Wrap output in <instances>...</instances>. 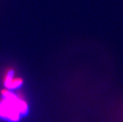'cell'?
I'll return each mask as SVG.
<instances>
[{
  "label": "cell",
  "mask_w": 123,
  "mask_h": 122,
  "mask_svg": "<svg viewBox=\"0 0 123 122\" xmlns=\"http://www.w3.org/2000/svg\"><path fill=\"white\" fill-rule=\"evenodd\" d=\"M0 99V118L8 122H18L26 116L29 106L21 94H16L11 91H2Z\"/></svg>",
  "instance_id": "obj_1"
},
{
  "label": "cell",
  "mask_w": 123,
  "mask_h": 122,
  "mask_svg": "<svg viewBox=\"0 0 123 122\" xmlns=\"http://www.w3.org/2000/svg\"><path fill=\"white\" fill-rule=\"evenodd\" d=\"M14 78H15V71H14V69L12 68L7 69L5 71L4 76H3V84H4V86L6 89L8 90V88H9L11 82H12V81Z\"/></svg>",
  "instance_id": "obj_2"
},
{
  "label": "cell",
  "mask_w": 123,
  "mask_h": 122,
  "mask_svg": "<svg viewBox=\"0 0 123 122\" xmlns=\"http://www.w3.org/2000/svg\"><path fill=\"white\" fill-rule=\"evenodd\" d=\"M23 82H24L23 80H22L21 78H20V77H15V78L13 80L12 82H11V84L8 88V90L13 91V90L16 89V88H18L23 85Z\"/></svg>",
  "instance_id": "obj_3"
}]
</instances>
